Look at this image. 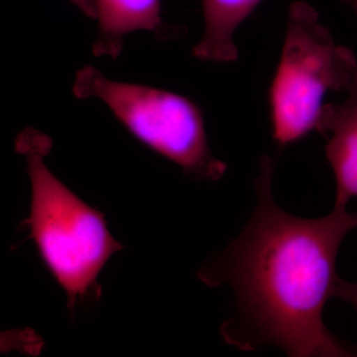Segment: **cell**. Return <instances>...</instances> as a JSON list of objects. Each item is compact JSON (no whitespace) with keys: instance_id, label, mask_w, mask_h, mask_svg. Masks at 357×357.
Listing matches in <instances>:
<instances>
[{"instance_id":"30bf717a","label":"cell","mask_w":357,"mask_h":357,"mask_svg":"<svg viewBox=\"0 0 357 357\" xmlns=\"http://www.w3.org/2000/svg\"><path fill=\"white\" fill-rule=\"evenodd\" d=\"M356 13H357V11H356Z\"/></svg>"},{"instance_id":"ba28073f","label":"cell","mask_w":357,"mask_h":357,"mask_svg":"<svg viewBox=\"0 0 357 357\" xmlns=\"http://www.w3.org/2000/svg\"><path fill=\"white\" fill-rule=\"evenodd\" d=\"M335 297L344 301L357 312V283H351L338 278L335 286Z\"/></svg>"},{"instance_id":"7a4b0ae2","label":"cell","mask_w":357,"mask_h":357,"mask_svg":"<svg viewBox=\"0 0 357 357\" xmlns=\"http://www.w3.org/2000/svg\"><path fill=\"white\" fill-rule=\"evenodd\" d=\"M53 142L47 134L26 128L15 140L31 181L30 213L21 227L29 230L45 266L65 291L73 314L77 304L102 296L98 276L123 249L110 234L100 211L91 208L50 171L45 159Z\"/></svg>"},{"instance_id":"3957f363","label":"cell","mask_w":357,"mask_h":357,"mask_svg":"<svg viewBox=\"0 0 357 357\" xmlns=\"http://www.w3.org/2000/svg\"><path fill=\"white\" fill-rule=\"evenodd\" d=\"M357 75L351 49L337 45L304 1L289 10L280 63L269 89L273 139L288 146L317 130L328 91H347Z\"/></svg>"},{"instance_id":"5b68a950","label":"cell","mask_w":357,"mask_h":357,"mask_svg":"<svg viewBox=\"0 0 357 357\" xmlns=\"http://www.w3.org/2000/svg\"><path fill=\"white\" fill-rule=\"evenodd\" d=\"M96 21V57L116 59L131 33L147 31L160 40L182 36V28L164 22L161 0H73Z\"/></svg>"},{"instance_id":"52a82bcc","label":"cell","mask_w":357,"mask_h":357,"mask_svg":"<svg viewBox=\"0 0 357 357\" xmlns=\"http://www.w3.org/2000/svg\"><path fill=\"white\" fill-rule=\"evenodd\" d=\"M204 18L203 37L192 49L204 62L229 63L237 60L238 49L234 35L262 0H202Z\"/></svg>"},{"instance_id":"277c9868","label":"cell","mask_w":357,"mask_h":357,"mask_svg":"<svg viewBox=\"0 0 357 357\" xmlns=\"http://www.w3.org/2000/svg\"><path fill=\"white\" fill-rule=\"evenodd\" d=\"M77 98L105 103L135 139L170 160L188 177L218 181L227 164L211 152L203 112L190 98L154 86L114 81L93 66L77 70Z\"/></svg>"},{"instance_id":"8992f818","label":"cell","mask_w":357,"mask_h":357,"mask_svg":"<svg viewBox=\"0 0 357 357\" xmlns=\"http://www.w3.org/2000/svg\"><path fill=\"white\" fill-rule=\"evenodd\" d=\"M342 102L326 103L317 131L328 139L326 156L335 174V206H347L357 198V75Z\"/></svg>"},{"instance_id":"9c48e42d","label":"cell","mask_w":357,"mask_h":357,"mask_svg":"<svg viewBox=\"0 0 357 357\" xmlns=\"http://www.w3.org/2000/svg\"><path fill=\"white\" fill-rule=\"evenodd\" d=\"M340 1H342V3L347 4V6L357 10V0H340Z\"/></svg>"},{"instance_id":"6da1fadb","label":"cell","mask_w":357,"mask_h":357,"mask_svg":"<svg viewBox=\"0 0 357 357\" xmlns=\"http://www.w3.org/2000/svg\"><path fill=\"white\" fill-rule=\"evenodd\" d=\"M273 172V160L263 156L252 217L198 272L206 285H227L234 294L223 340L244 351L275 347L289 356H357V347L333 335L323 319L340 278L337 255L357 229V213L335 206L324 218L291 215L275 201Z\"/></svg>"}]
</instances>
